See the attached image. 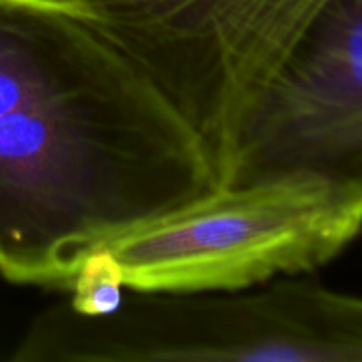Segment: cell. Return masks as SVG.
Segmentation results:
<instances>
[{
	"mask_svg": "<svg viewBox=\"0 0 362 362\" xmlns=\"http://www.w3.org/2000/svg\"><path fill=\"white\" fill-rule=\"evenodd\" d=\"M221 189L194 127L87 0H0V278L71 288Z\"/></svg>",
	"mask_w": 362,
	"mask_h": 362,
	"instance_id": "cell-1",
	"label": "cell"
},
{
	"mask_svg": "<svg viewBox=\"0 0 362 362\" xmlns=\"http://www.w3.org/2000/svg\"><path fill=\"white\" fill-rule=\"evenodd\" d=\"M214 163L221 187L318 180L362 218V0H322L271 53L230 112Z\"/></svg>",
	"mask_w": 362,
	"mask_h": 362,
	"instance_id": "cell-3",
	"label": "cell"
},
{
	"mask_svg": "<svg viewBox=\"0 0 362 362\" xmlns=\"http://www.w3.org/2000/svg\"><path fill=\"white\" fill-rule=\"evenodd\" d=\"M232 292H131L110 315H37L16 362H362V297L304 279Z\"/></svg>",
	"mask_w": 362,
	"mask_h": 362,
	"instance_id": "cell-2",
	"label": "cell"
},
{
	"mask_svg": "<svg viewBox=\"0 0 362 362\" xmlns=\"http://www.w3.org/2000/svg\"><path fill=\"white\" fill-rule=\"evenodd\" d=\"M361 232L327 184L285 179L221 187L106 250L129 292H232L322 267Z\"/></svg>",
	"mask_w": 362,
	"mask_h": 362,
	"instance_id": "cell-4",
	"label": "cell"
},
{
	"mask_svg": "<svg viewBox=\"0 0 362 362\" xmlns=\"http://www.w3.org/2000/svg\"><path fill=\"white\" fill-rule=\"evenodd\" d=\"M69 304L85 315H110L122 304L124 285L122 274L106 247L95 251L78 271L73 285Z\"/></svg>",
	"mask_w": 362,
	"mask_h": 362,
	"instance_id": "cell-5",
	"label": "cell"
}]
</instances>
